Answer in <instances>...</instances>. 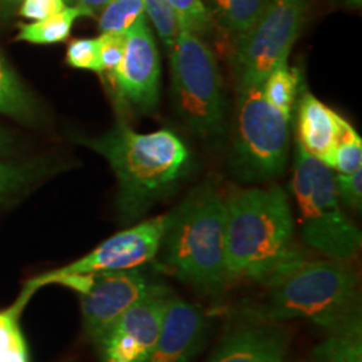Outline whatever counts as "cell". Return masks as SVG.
Masks as SVG:
<instances>
[{"label":"cell","mask_w":362,"mask_h":362,"mask_svg":"<svg viewBox=\"0 0 362 362\" xmlns=\"http://www.w3.org/2000/svg\"><path fill=\"white\" fill-rule=\"evenodd\" d=\"M227 284L247 279L266 285L305 258L294 245L296 223L285 191L251 188L226 199Z\"/></svg>","instance_id":"1"},{"label":"cell","mask_w":362,"mask_h":362,"mask_svg":"<svg viewBox=\"0 0 362 362\" xmlns=\"http://www.w3.org/2000/svg\"><path fill=\"white\" fill-rule=\"evenodd\" d=\"M74 141L107 160L116 173L117 207L125 221L141 218L175 191L189 161L185 144L168 129L143 134L117 122L104 134L77 136Z\"/></svg>","instance_id":"2"},{"label":"cell","mask_w":362,"mask_h":362,"mask_svg":"<svg viewBox=\"0 0 362 362\" xmlns=\"http://www.w3.org/2000/svg\"><path fill=\"white\" fill-rule=\"evenodd\" d=\"M255 310L258 322L306 320L326 333L361 320L358 274L345 262L302 258L278 272Z\"/></svg>","instance_id":"3"},{"label":"cell","mask_w":362,"mask_h":362,"mask_svg":"<svg viewBox=\"0 0 362 362\" xmlns=\"http://www.w3.org/2000/svg\"><path fill=\"white\" fill-rule=\"evenodd\" d=\"M161 247L164 262L180 281L216 294L227 284L226 199L206 181L194 188L170 214Z\"/></svg>","instance_id":"4"},{"label":"cell","mask_w":362,"mask_h":362,"mask_svg":"<svg viewBox=\"0 0 362 362\" xmlns=\"http://www.w3.org/2000/svg\"><path fill=\"white\" fill-rule=\"evenodd\" d=\"M334 176L333 169L297 141L290 191L297 206L300 238L326 258L349 263L361 250L362 235L342 209Z\"/></svg>","instance_id":"5"},{"label":"cell","mask_w":362,"mask_h":362,"mask_svg":"<svg viewBox=\"0 0 362 362\" xmlns=\"http://www.w3.org/2000/svg\"><path fill=\"white\" fill-rule=\"evenodd\" d=\"M172 100L182 124L202 137L220 136L224 94L219 65L207 43L180 30L170 49Z\"/></svg>","instance_id":"6"},{"label":"cell","mask_w":362,"mask_h":362,"mask_svg":"<svg viewBox=\"0 0 362 362\" xmlns=\"http://www.w3.org/2000/svg\"><path fill=\"white\" fill-rule=\"evenodd\" d=\"M291 118L275 109L260 86L238 88L235 157L246 180L266 181L284 172Z\"/></svg>","instance_id":"7"},{"label":"cell","mask_w":362,"mask_h":362,"mask_svg":"<svg viewBox=\"0 0 362 362\" xmlns=\"http://www.w3.org/2000/svg\"><path fill=\"white\" fill-rule=\"evenodd\" d=\"M311 0H269L255 25L235 39L236 86H260L275 65L288 57L310 11Z\"/></svg>","instance_id":"8"},{"label":"cell","mask_w":362,"mask_h":362,"mask_svg":"<svg viewBox=\"0 0 362 362\" xmlns=\"http://www.w3.org/2000/svg\"><path fill=\"white\" fill-rule=\"evenodd\" d=\"M167 215H158L116 233L88 255L61 269L30 279L25 288L35 293L40 287L52 285L57 279L67 275H89L139 269L158 254L167 227Z\"/></svg>","instance_id":"9"},{"label":"cell","mask_w":362,"mask_h":362,"mask_svg":"<svg viewBox=\"0 0 362 362\" xmlns=\"http://www.w3.org/2000/svg\"><path fill=\"white\" fill-rule=\"evenodd\" d=\"M164 286L151 282L139 269L93 274L89 288L81 296L85 334L97 342L125 313Z\"/></svg>","instance_id":"10"},{"label":"cell","mask_w":362,"mask_h":362,"mask_svg":"<svg viewBox=\"0 0 362 362\" xmlns=\"http://www.w3.org/2000/svg\"><path fill=\"white\" fill-rule=\"evenodd\" d=\"M125 54L109 74L119 104L141 112L152 110L160 95V54L145 15L125 33Z\"/></svg>","instance_id":"11"},{"label":"cell","mask_w":362,"mask_h":362,"mask_svg":"<svg viewBox=\"0 0 362 362\" xmlns=\"http://www.w3.org/2000/svg\"><path fill=\"white\" fill-rule=\"evenodd\" d=\"M170 296L164 287L125 311L95 342L101 362H146L155 349Z\"/></svg>","instance_id":"12"},{"label":"cell","mask_w":362,"mask_h":362,"mask_svg":"<svg viewBox=\"0 0 362 362\" xmlns=\"http://www.w3.org/2000/svg\"><path fill=\"white\" fill-rule=\"evenodd\" d=\"M206 334V317L196 305L169 297L155 349L146 362H191Z\"/></svg>","instance_id":"13"},{"label":"cell","mask_w":362,"mask_h":362,"mask_svg":"<svg viewBox=\"0 0 362 362\" xmlns=\"http://www.w3.org/2000/svg\"><path fill=\"white\" fill-rule=\"evenodd\" d=\"M290 344L281 325L255 321L230 332L207 362H287Z\"/></svg>","instance_id":"14"},{"label":"cell","mask_w":362,"mask_h":362,"mask_svg":"<svg viewBox=\"0 0 362 362\" xmlns=\"http://www.w3.org/2000/svg\"><path fill=\"white\" fill-rule=\"evenodd\" d=\"M342 117L306 91L298 107V143L303 149L327 165L333 167Z\"/></svg>","instance_id":"15"},{"label":"cell","mask_w":362,"mask_h":362,"mask_svg":"<svg viewBox=\"0 0 362 362\" xmlns=\"http://www.w3.org/2000/svg\"><path fill=\"white\" fill-rule=\"evenodd\" d=\"M0 115L35 127L42 122L43 112L34 93L10 65L0 50Z\"/></svg>","instance_id":"16"},{"label":"cell","mask_w":362,"mask_h":362,"mask_svg":"<svg viewBox=\"0 0 362 362\" xmlns=\"http://www.w3.org/2000/svg\"><path fill=\"white\" fill-rule=\"evenodd\" d=\"M58 167L46 158L0 163V206L11 203L30 191Z\"/></svg>","instance_id":"17"},{"label":"cell","mask_w":362,"mask_h":362,"mask_svg":"<svg viewBox=\"0 0 362 362\" xmlns=\"http://www.w3.org/2000/svg\"><path fill=\"white\" fill-rule=\"evenodd\" d=\"M269 0H203L214 22L235 39L255 25Z\"/></svg>","instance_id":"18"},{"label":"cell","mask_w":362,"mask_h":362,"mask_svg":"<svg viewBox=\"0 0 362 362\" xmlns=\"http://www.w3.org/2000/svg\"><path fill=\"white\" fill-rule=\"evenodd\" d=\"M309 362H362V320L327 333Z\"/></svg>","instance_id":"19"},{"label":"cell","mask_w":362,"mask_h":362,"mask_svg":"<svg viewBox=\"0 0 362 362\" xmlns=\"http://www.w3.org/2000/svg\"><path fill=\"white\" fill-rule=\"evenodd\" d=\"M33 296L31 291L23 288L21 297L15 300L11 308L0 311V362H30L19 318Z\"/></svg>","instance_id":"20"},{"label":"cell","mask_w":362,"mask_h":362,"mask_svg":"<svg viewBox=\"0 0 362 362\" xmlns=\"http://www.w3.org/2000/svg\"><path fill=\"white\" fill-rule=\"evenodd\" d=\"M81 16H86L78 7H66L61 13L46 19L19 26L16 40L34 45L59 43L69 38L74 22Z\"/></svg>","instance_id":"21"},{"label":"cell","mask_w":362,"mask_h":362,"mask_svg":"<svg viewBox=\"0 0 362 362\" xmlns=\"http://www.w3.org/2000/svg\"><path fill=\"white\" fill-rule=\"evenodd\" d=\"M287 59L288 57H285L275 65L262 83V90L264 98L275 109L291 118L298 91L300 89V76L297 69L288 66Z\"/></svg>","instance_id":"22"},{"label":"cell","mask_w":362,"mask_h":362,"mask_svg":"<svg viewBox=\"0 0 362 362\" xmlns=\"http://www.w3.org/2000/svg\"><path fill=\"white\" fill-rule=\"evenodd\" d=\"M361 165V137L349 122L342 118L332 169L341 175H349L360 170Z\"/></svg>","instance_id":"23"},{"label":"cell","mask_w":362,"mask_h":362,"mask_svg":"<svg viewBox=\"0 0 362 362\" xmlns=\"http://www.w3.org/2000/svg\"><path fill=\"white\" fill-rule=\"evenodd\" d=\"M145 13L144 0H112L98 21L103 33H127Z\"/></svg>","instance_id":"24"},{"label":"cell","mask_w":362,"mask_h":362,"mask_svg":"<svg viewBox=\"0 0 362 362\" xmlns=\"http://www.w3.org/2000/svg\"><path fill=\"white\" fill-rule=\"evenodd\" d=\"M167 3L176 13L180 30L191 31L200 37L214 25L203 0H167Z\"/></svg>","instance_id":"25"},{"label":"cell","mask_w":362,"mask_h":362,"mask_svg":"<svg viewBox=\"0 0 362 362\" xmlns=\"http://www.w3.org/2000/svg\"><path fill=\"white\" fill-rule=\"evenodd\" d=\"M144 3L145 11L153 22L158 37L165 43L167 49L170 50L180 31L176 13L167 0H144Z\"/></svg>","instance_id":"26"},{"label":"cell","mask_w":362,"mask_h":362,"mask_svg":"<svg viewBox=\"0 0 362 362\" xmlns=\"http://www.w3.org/2000/svg\"><path fill=\"white\" fill-rule=\"evenodd\" d=\"M67 64L79 70H89L94 73H104L100 57L98 38L76 39L69 45L66 52Z\"/></svg>","instance_id":"27"},{"label":"cell","mask_w":362,"mask_h":362,"mask_svg":"<svg viewBox=\"0 0 362 362\" xmlns=\"http://www.w3.org/2000/svg\"><path fill=\"white\" fill-rule=\"evenodd\" d=\"M100 40V57L104 67V73L112 74L121 64L125 47L127 34L125 33H103Z\"/></svg>","instance_id":"28"},{"label":"cell","mask_w":362,"mask_h":362,"mask_svg":"<svg viewBox=\"0 0 362 362\" xmlns=\"http://www.w3.org/2000/svg\"><path fill=\"white\" fill-rule=\"evenodd\" d=\"M337 194L339 202L353 211L362 209V169L349 175L338 173L334 176Z\"/></svg>","instance_id":"29"},{"label":"cell","mask_w":362,"mask_h":362,"mask_svg":"<svg viewBox=\"0 0 362 362\" xmlns=\"http://www.w3.org/2000/svg\"><path fill=\"white\" fill-rule=\"evenodd\" d=\"M65 0H23L18 13L33 22L46 19L65 10Z\"/></svg>","instance_id":"30"},{"label":"cell","mask_w":362,"mask_h":362,"mask_svg":"<svg viewBox=\"0 0 362 362\" xmlns=\"http://www.w3.org/2000/svg\"><path fill=\"white\" fill-rule=\"evenodd\" d=\"M110 1L112 0H65L66 4L81 8L86 16H94L95 13H101Z\"/></svg>","instance_id":"31"},{"label":"cell","mask_w":362,"mask_h":362,"mask_svg":"<svg viewBox=\"0 0 362 362\" xmlns=\"http://www.w3.org/2000/svg\"><path fill=\"white\" fill-rule=\"evenodd\" d=\"M22 1L23 0H0V26L13 19Z\"/></svg>","instance_id":"32"},{"label":"cell","mask_w":362,"mask_h":362,"mask_svg":"<svg viewBox=\"0 0 362 362\" xmlns=\"http://www.w3.org/2000/svg\"><path fill=\"white\" fill-rule=\"evenodd\" d=\"M13 146V139L10 132L0 128V157L11 152Z\"/></svg>","instance_id":"33"},{"label":"cell","mask_w":362,"mask_h":362,"mask_svg":"<svg viewBox=\"0 0 362 362\" xmlns=\"http://www.w3.org/2000/svg\"><path fill=\"white\" fill-rule=\"evenodd\" d=\"M341 1L349 7H360L362 0H341Z\"/></svg>","instance_id":"34"}]
</instances>
